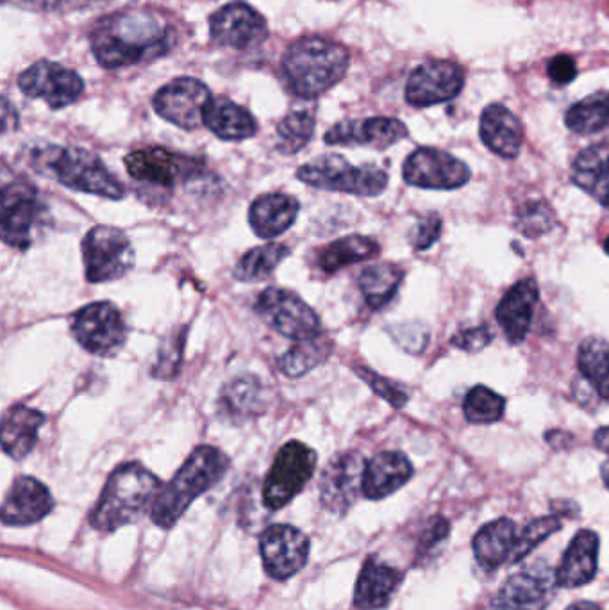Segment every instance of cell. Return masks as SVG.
<instances>
[{
	"mask_svg": "<svg viewBox=\"0 0 609 610\" xmlns=\"http://www.w3.org/2000/svg\"><path fill=\"white\" fill-rule=\"evenodd\" d=\"M92 52L97 63L117 70L167 56L177 42V31L151 11H117L95 25Z\"/></svg>",
	"mask_w": 609,
	"mask_h": 610,
	"instance_id": "obj_1",
	"label": "cell"
},
{
	"mask_svg": "<svg viewBox=\"0 0 609 610\" xmlns=\"http://www.w3.org/2000/svg\"><path fill=\"white\" fill-rule=\"evenodd\" d=\"M351 63V54L340 43L322 36H304L284 52V81L301 99H317L340 83Z\"/></svg>",
	"mask_w": 609,
	"mask_h": 610,
	"instance_id": "obj_2",
	"label": "cell"
},
{
	"mask_svg": "<svg viewBox=\"0 0 609 610\" xmlns=\"http://www.w3.org/2000/svg\"><path fill=\"white\" fill-rule=\"evenodd\" d=\"M227 468L229 459L222 450L208 445L195 448L176 477L161 487L152 503V521L161 528L174 527L197 496L222 480Z\"/></svg>",
	"mask_w": 609,
	"mask_h": 610,
	"instance_id": "obj_3",
	"label": "cell"
},
{
	"mask_svg": "<svg viewBox=\"0 0 609 610\" xmlns=\"http://www.w3.org/2000/svg\"><path fill=\"white\" fill-rule=\"evenodd\" d=\"M161 491L158 477L138 462H127L111 473L90 516L93 528L111 532L136 520Z\"/></svg>",
	"mask_w": 609,
	"mask_h": 610,
	"instance_id": "obj_4",
	"label": "cell"
},
{
	"mask_svg": "<svg viewBox=\"0 0 609 610\" xmlns=\"http://www.w3.org/2000/svg\"><path fill=\"white\" fill-rule=\"evenodd\" d=\"M33 163L43 174H51L59 184L70 190L90 193L109 200L126 197L124 184L111 174L101 157L90 150L61 149L54 145H43L33 152Z\"/></svg>",
	"mask_w": 609,
	"mask_h": 610,
	"instance_id": "obj_5",
	"label": "cell"
},
{
	"mask_svg": "<svg viewBox=\"0 0 609 610\" xmlns=\"http://www.w3.org/2000/svg\"><path fill=\"white\" fill-rule=\"evenodd\" d=\"M51 223L40 191L27 182H11L0 197V236L9 247L27 250Z\"/></svg>",
	"mask_w": 609,
	"mask_h": 610,
	"instance_id": "obj_6",
	"label": "cell"
},
{
	"mask_svg": "<svg viewBox=\"0 0 609 610\" xmlns=\"http://www.w3.org/2000/svg\"><path fill=\"white\" fill-rule=\"evenodd\" d=\"M297 179L317 190L358 197H377L388 186V174L376 165L352 166L340 154H326L297 170Z\"/></svg>",
	"mask_w": 609,
	"mask_h": 610,
	"instance_id": "obj_7",
	"label": "cell"
},
{
	"mask_svg": "<svg viewBox=\"0 0 609 610\" xmlns=\"http://www.w3.org/2000/svg\"><path fill=\"white\" fill-rule=\"evenodd\" d=\"M256 313L268 327L295 343L320 338L318 314L290 289L267 288L256 300Z\"/></svg>",
	"mask_w": 609,
	"mask_h": 610,
	"instance_id": "obj_8",
	"label": "cell"
},
{
	"mask_svg": "<svg viewBox=\"0 0 609 610\" xmlns=\"http://www.w3.org/2000/svg\"><path fill=\"white\" fill-rule=\"evenodd\" d=\"M317 468V452L301 441H290L277 452L263 484V503L277 511L306 487Z\"/></svg>",
	"mask_w": 609,
	"mask_h": 610,
	"instance_id": "obj_9",
	"label": "cell"
},
{
	"mask_svg": "<svg viewBox=\"0 0 609 610\" xmlns=\"http://www.w3.org/2000/svg\"><path fill=\"white\" fill-rule=\"evenodd\" d=\"M83 259L86 281H117L133 270L134 248L126 232L97 225L84 236Z\"/></svg>",
	"mask_w": 609,
	"mask_h": 610,
	"instance_id": "obj_10",
	"label": "cell"
},
{
	"mask_svg": "<svg viewBox=\"0 0 609 610\" xmlns=\"http://www.w3.org/2000/svg\"><path fill=\"white\" fill-rule=\"evenodd\" d=\"M70 329L86 352L99 357L117 354L127 339L124 316L111 302H93L79 309L72 316Z\"/></svg>",
	"mask_w": 609,
	"mask_h": 610,
	"instance_id": "obj_11",
	"label": "cell"
},
{
	"mask_svg": "<svg viewBox=\"0 0 609 610\" xmlns=\"http://www.w3.org/2000/svg\"><path fill=\"white\" fill-rule=\"evenodd\" d=\"M211 100L209 88L202 81L179 77L158 90L152 106L163 120L184 131H195L204 125V115Z\"/></svg>",
	"mask_w": 609,
	"mask_h": 610,
	"instance_id": "obj_12",
	"label": "cell"
},
{
	"mask_svg": "<svg viewBox=\"0 0 609 610\" xmlns=\"http://www.w3.org/2000/svg\"><path fill=\"white\" fill-rule=\"evenodd\" d=\"M404 181L422 190H456L470 181V168L445 150L422 147L409 154Z\"/></svg>",
	"mask_w": 609,
	"mask_h": 610,
	"instance_id": "obj_13",
	"label": "cell"
},
{
	"mask_svg": "<svg viewBox=\"0 0 609 610\" xmlns=\"http://www.w3.org/2000/svg\"><path fill=\"white\" fill-rule=\"evenodd\" d=\"M18 88L29 99H40L51 109L74 104L84 91L81 75L52 61H38L18 77Z\"/></svg>",
	"mask_w": 609,
	"mask_h": 610,
	"instance_id": "obj_14",
	"label": "cell"
},
{
	"mask_svg": "<svg viewBox=\"0 0 609 610\" xmlns=\"http://www.w3.org/2000/svg\"><path fill=\"white\" fill-rule=\"evenodd\" d=\"M465 86V70L454 61H427L409 75L406 100L413 108H429L456 99Z\"/></svg>",
	"mask_w": 609,
	"mask_h": 610,
	"instance_id": "obj_15",
	"label": "cell"
},
{
	"mask_svg": "<svg viewBox=\"0 0 609 610\" xmlns=\"http://www.w3.org/2000/svg\"><path fill=\"white\" fill-rule=\"evenodd\" d=\"M211 40L227 49L247 50L267 40L265 17L245 2H233L209 18Z\"/></svg>",
	"mask_w": 609,
	"mask_h": 610,
	"instance_id": "obj_16",
	"label": "cell"
},
{
	"mask_svg": "<svg viewBox=\"0 0 609 610\" xmlns=\"http://www.w3.org/2000/svg\"><path fill=\"white\" fill-rule=\"evenodd\" d=\"M261 557L268 575L286 580L301 571L309 557V541L299 528L274 525L261 536Z\"/></svg>",
	"mask_w": 609,
	"mask_h": 610,
	"instance_id": "obj_17",
	"label": "cell"
},
{
	"mask_svg": "<svg viewBox=\"0 0 609 610\" xmlns=\"http://www.w3.org/2000/svg\"><path fill=\"white\" fill-rule=\"evenodd\" d=\"M367 464L358 452L338 454L327 464L320 480V496L327 511L343 514L363 493V475Z\"/></svg>",
	"mask_w": 609,
	"mask_h": 610,
	"instance_id": "obj_18",
	"label": "cell"
},
{
	"mask_svg": "<svg viewBox=\"0 0 609 610\" xmlns=\"http://www.w3.org/2000/svg\"><path fill=\"white\" fill-rule=\"evenodd\" d=\"M124 163L134 181L168 190L177 182L186 181L188 175H193L197 161H190L163 147H149L127 154Z\"/></svg>",
	"mask_w": 609,
	"mask_h": 610,
	"instance_id": "obj_19",
	"label": "cell"
},
{
	"mask_svg": "<svg viewBox=\"0 0 609 610\" xmlns=\"http://www.w3.org/2000/svg\"><path fill=\"white\" fill-rule=\"evenodd\" d=\"M408 138V129L397 118L374 116L363 120H345L334 125L324 136L327 145L370 147L384 150Z\"/></svg>",
	"mask_w": 609,
	"mask_h": 610,
	"instance_id": "obj_20",
	"label": "cell"
},
{
	"mask_svg": "<svg viewBox=\"0 0 609 610\" xmlns=\"http://www.w3.org/2000/svg\"><path fill=\"white\" fill-rule=\"evenodd\" d=\"M54 509L49 487L33 477H18L2 503V521L11 527H26L42 521Z\"/></svg>",
	"mask_w": 609,
	"mask_h": 610,
	"instance_id": "obj_21",
	"label": "cell"
},
{
	"mask_svg": "<svg viewBox=\"0 0 609 610\" xmlns=\"http://www.w3.org/2000/svg\"><path fill=\"white\" fill-rule=\"evenodd\" d=\"M551 594L549 571L531 566L504 582L492 607L493 610H545Z\"/></svg>",
	"mask_w": 609,
	"mask_h": 610,
	"instance_id": "obj_22",
	"label": "cell"
},
{
	"mask_svg": "<svg viewBox=\"0 0 609 610\" xmlns=\"http://www.w3.org/2000/svg\"><path fill=\"white\" fill-rule=\"evenodd\" d=\"M540 298L538 282L533 277L517 282L497 305L495 318L509 343L518 345L526 339L533 323L534 307Z\"/></svg>",
	"mask_w": 609,
	"mask_h": 610,
	"instance_id": "obj_23",
	"label": "cell"
},
{
	"mask_svg": "<svg viewBox=\"0 0 609 610\" xmlns=\"http://www.w3.org/2000/svg\"><path fill=\"white\" fill-rule=\"evenodd\" d=\"M479 134L484 145L504 159H515L524 143V129L520 120L502 104H490L484 109Z\"/></svg>",
	"mask_w": 609,
	"mask_h": 610,
	"instance_id": "obj_24",
	"label": "cell"
},
{
	"mask_svg": "<svg viewBox=\"0 0 609 610\" xmlns=\"http://www.w3.org/2000/svg\"><path fill=\"white\" fill-rule=\"evenodd\" d=\"M301 204L297 198L286 193H267L256 198L249 209V223L256 236L272 240L292 227Z\"/></svg>",
	"mask_w": 609,
	"mask_h": 610,
	"instance_id": "obj_25",
	"label": "cell"
},
{
	"mask_svg": "<svg viewBox=\"0 0 609 610\" xmlns=\"http://www.w3.org/2000/svg\"><path fill=\"white\" fill-rule=\"evenodd\" d=\"M597 562H599V537L592 530H581L556 571V584L561 587H581L592 582L597 575Z\"/></svg>",
	"mask_w": 609,
	"mask_h": 610,
	"instance_id": "obj_26",
	"label": "cell"
},
{
	"mask_svg": "<svg viewBox=\"0 0 609 610\" xmlns=\"http://www.w3.org/2000/svg\"><path fill=\"white\" fill-rule=\"evenodd\" d=\"M413 477V466L401 452H381L367 462L363 475V495L383 500L399 491Z\"/></svg>",
	"mask_w": 609,
	"mask_h": 610,
	"instance_id": "obj_27",
	"label": "cell"
},
{
	"mask_svg": "<svg viewBox=\"0 0 609 610\" xmlns=\"http://www.w3.org/2000/svg\"><path fill=\"white\" fill-rule=\"evenodd\" d=\"M45 414L27 405H13L2 418V448L15 461L26 459L38 443Z\"/></svg>",
	"mask_w": 609,
	"mask_h": 610,
	"instance_id": "obj_28",
	"label": "cell"
},
{
	"mask_svg": "<svg viewBox=\"0 0 609 610\" xmlns=\"http://www.w3.org/2000/svg\"><path fill=\"white\" fill-rule=\"evenodd\" d=\"M572 182L599 204L609 207V140L590 145L576 157Z\"/></svg>",
	"mask_w": 609,
	"mask_h": 610,
	"instance_id": "obj_29",
	"label": "cell"
},
{
	"mask_svg": "<svg viewBox=\"0 0 609 610\" xmlns=\"http://www.w3.org/2000/svg\"><path fill=\"white\" fill-rule=\"evenodd\" d=\"M401 571L377 561L368 559L359 573L354 602L361 610H376L390 602L392 594L401 584Z\"/></svg>",
	"mask_w": 609,
	"mask_h": 610,
	"instance_id": "obj_30",
	"label": "cell"
},
{
	"mask_svg": "<svg viewBox=\"0 0 609 610\" xmlns=\"http://www.w3.org/2000/svg\"><path fill=\"white\" fill-rule=\"evenodd\" d=\"M204 125L220 140L226 141L249 140L258 132L256 118L227 97H217L209 102Z\"/></svg>",
	"mask_w": 609,
	"mask_h": 610,
	"instance_id": "obj_31",
	"label": "cell"
},
{
	"mask_svg": "<svg viewBox=\"0 0 609 610\" xmlns=\"http://www.w3.org/2000/svg\"><path fill=\"white\" fill-rule=\"evenodd\" d=\"M517 525L511 520L492 521L474 537V553L479 564L486 569H497L509 562L517 545Z\"/></svg>",
	"mask_w": 609,
	"mask_h": 610,
	"instance_id": "obj_32",
	"label": "cell"
},
{
	"mask_svg": "<svg viewBox=\"0 0 609 610\" xmlns=\"http://www.w3.org/2000/svg\"><path fill=\"white\" fill-rule=\"evenodd\" d=\"M377 254H379V245L376 240L352 234L320 248L315 256V264L324 275H334L351 264L367 261Z\"/></svg>",
	"mask_w": 609,
	"mask_h": 610,
	"instance_id": "obj_33",
	"label": "cell"
},
{
	"mask_svg": "<svg viewBox=\"0 0 609 610\" xmlns=\"http://www.w3.org/2000/svg\"><path fill=\"white\" fill-rule=\"evenodd\" d=\"M404 279L401 266L392 263L372 264L359 275L358 286L370 309H383L397 295Z\"/></svg>",
	"mask_w": 609,
	"mask_h": 610,
	"instance_id": "obj_34",
	"label": "cell"
},
{
	"mask_svg": "<svg viewBox=\"0 0 609 610\" xmlns=\"http://www.w3.org/2000/svg\"><path fill=\"white\" fill-rule=\"evenodd\" d=\"M263 405V386L254 375H240L227 382L220 396V407L231 420H245L259 413Z\"/></svg>",
	"mask_w": 609,
	"mask_h": 610,
	"instance_id": "obj_35",
	"label": "cell"
},
{
	"mask_svg": "<svg viewBox=\"0 0 609 610\" xmlns=\"http://www.w3.org/2000/svg\"><path fill=\"white\" fill-rule=\"evenodd\" d=\"M577 370L595 393L609 400V343L601 338L584 339L577 352Z\"/></svg>",
	"mask_w": 609,
	"mask_h": 610,
	"instance_id": "obj_36",
	"label": "cell"
},
{
	"mask_svg": "<svg viewBox=\"0 0 609 610\" xmlns=\"http://www.w3.org/2000/svg\"><path fill=\"white\" fill-rule=\"evenodd\" d=\"M565 124L581 136L604 131L609 127V91H597L574 104L565 115Z\"/></svg>",
	"mask_w": 609,
	"mask_h": 610,
	"instance_id": "obj_37",
	"label": "cell"
},
{
	"mask_svg": "<svg viewBox=\"0 0 609 610\" xmlns=\"http://www.w3.org/2000/svg\"><path fill=\"white\" fill-rule=\"evenodd\" d=\"M288 256L290 248L281 243L252 248L236 264L234 279L242 282L265 281Z\"/></svg>",
	"mask_w": 609,
	"mask_h": 610,
	"instance_id": "obj_38",
	"label": "cell"
},
{
	"mask_svg": "<svg viewBox=\"0 0 609 610\" xmlns=\"http://www.w3.org/2000/svg\"><path fill=\"white\" fill-rule=\"evenodd\" d=\"M331 355V348L326 341L311 339L293 345L286 354L277 359V368L286 375L288 379H297L306 375L309 370H313L318 364L324 363Z\"/></svg>",
	"mask_w": 609,
	"mask_h": 610,
	"instance_id": "obj_39",
	"label": "cell"
},
{
	"mask_svg": "<svg viewBox=\"0 0 609 610\" xmlns=\"http://www.w3.org/2000/svg\"><path fill=\"white\" fill-rule=\"evenodd\" d=\"M315 116L309 111H292L277 125V150L293 156L308 145L315 134Z\"/></svg>",
	"mask_w": 609,
	"mask_h": 610,
	"instance_id": "obj_40",
	"label": "cell"
},
{
	"mask_svg": "<svg viewBox=\"0 0 609 610\" xmlns=\"http://www.w3.org/2000/svg\"><path fill=\"white\" fill-rule=\"evenodd\" d=\"M504 413H506V400L486 386H476L465 396L463 414L468 423L490 425L501 421Z\"/></svg>",
	"mask_w": 609,
	"mask_h": 610,
	"instance_id": "obj_41",
	"label": "cell"
},
{
	"mask_svg": "<svg viewBox=\"0 0 609 610\" xmlns=\"http://www.w3.org/2000/svg\"><path fill=\"white\" fill-rule=\"evenodd\" d=\"M515 227L527 238H540L556 227V213L545 200H531L518 207Z\"/></svg>",
	"mask_w": 609,
	"mask_h": 610,
	"instance_id": "obj_42",
	"label": "cell"
},
{
	"mask_svg": "<svg viewBox=\"0 0 609 610\" xmlns=\"http://www.w3.org/2000/svg\"><path fill=\"white\" fill-rule=\"evenodd\" d=\"M559 528H561V521L556 516H545V518L531 521L524 528V532L518 536L517 545H515V550H513L509 562L515 564V562L522 561L526 555L533 552L536 546L542 545L547 537L556 534Z\"/></svg>",
	"mask_w": 609,
	"mask_h": 610,
	"instance_id": "obj_43",
	"label": "cell"
},
{
	"mask_svg": "<svg viewBox=\"0 0 609 610\" xmlns=\"http://www.w3.org/2000/svg\"><path fill=\"white\" fill-rule=\"evenodd\" d=\"M184 339H186V329L170 332L159 348L158 361L152 370V375L156 379H174L183 361Z\"/></svg>",
	"mask_w": 609,
	"mask_h": 610,
	"instance_id": "obj_44",
	"label": "cell"
},
{
	"mask_svg": "<svg viewBox=\"0 0 609 610\" xmlns=\"http://www.w3.org/2000/svg\"><path fill=\"white\" fill-rule=\"evenodd\" d=\"M356 373H358L359 379L367 382L376 395L381 396L383 400H386L395 409H402L404 405L408 404V391L402 388L401 384L386 379V377L379 375L376 371L368 370V368H363V366H358Z\"/></svg>",
	"mask_w": 609,
	"mask_h": 610,
	"instance_id": "obj_45",
	"label": "cell"
},
{
	"mask_svg": "<svg viewBox=\"0 0 609 610\" xmlns=\"http://www.w3.org/2000/svg\"><path fill=\"white\" fill-rule=\"evenodd\" d=\"M393 339L411 354H420L427 347L429 330L422 323H402L390 329Z\"/></svg>",
	"mask_w": 609,
	"mask_h": 610,
	"instance_id": "obj_46",
	"label": "cell"
},
{
	"mask_svg": "<svg viewBox=\"0 0 609 610\" xmlns=\"http://www.w3.org/2000/svg\"><path fill=\"white\" fill-rule=\"evenodd\" d=\"M442 234V218L438 215H427L417 223L415 231L411 234V245L418 252L433 247L440 240Z\"/></svg>",
	"mask_w": 609,
	"mask_h": 610,
	"instance_id": "obj_47",
	"label": "cell"
},
{
	"mask_svg": "<svg viewBox=\"0 0 609 610\" xmlns=\"http://www.w3.org/2000/svg\"><path fill=\"white\" fill-rule=\"evenodd\" d=\"M492 339V329L488 325H479L472 329L459 330L458 334L451 339V345L463 352H479L488 347L492 343Z\"/></svg>",
	"mask_w": 609,
	"mask_h": 610,
	"instance_id": "obj_48",
	"label": "cell"
},
{
	"mask_svg": "<svg viewBox=\"0 0 609 610\" xmlns=\"http://www.w3.org/2000/svg\"><path fill=\"white\" fill-rule=\"evenodd\" d=\"M547 75H549L552 83L559 84V86L572 83L577 77L576 61L567 56V54H558L547 65Z\"/></svg>",
	"mask_w": 609,
	"mask_h": 610,
	"instance_id": "obj_49",
	"label": "cell"
},
{
	"mask_svg": "<svg viewBox=\"0 0 609 610\" xmlns=\"http://www.w3.org/2000/svg\"><path fill=\"white\" fill-rule=\"evenodd\" d=\"M449 532H451L449 521L442 518V516H436L424 528V534L420 537V550L422 552L433 550L434 546L440 545L442 541L447 539Z\"/></svg>",
	"mask_w": 609,
	"mask_h": 610,
	"instance_id": "obj_50",
	"label": "cell"
},
{
	"mask_svg": "<svg viewBox=\"0 0 609 610\" xmlns=\"http://www.w3.org/2000/svg\"><path fill=\"white\" fill-rule=\"evenodd\" d=\"M136 0H76V8L90 9V11H115L126 8Z\"/></svg>",
	"mask_w": 609,
	"mask_h": 610,
	"instance_id": "obj_51",
	"label": "cell"
},
{
	"mask_svg": "<svg viewBox=\"0 0 609 610\" xmlns=\"http://www.w3.org/2000/svg\"><path fill=\"white\" fill-rule=\"evenodd\" d=\"M17 125V109L9 104L8 99L2 100V127H4V132H8L9 129H17Z\"/></svg>",
	"mask_w": 609,
	"mask_h": 610,
	"instance_id": "obj_52",
	"label": "cell"
},
{
	"mask_svg": "<svg viewBox=\"0 0 609 610\" xmlns=\"http://www.w3.org/2000/svg\"><path fill=\"white\" fill-rule=\"evenodd\" d=\"M545 439H547V443L554 446V448H565V446H567V441H572L574 437L570 436L568 432L551 430V432H547V434H545Z\"/></svg>",
	"mask_w": 609,
	"mask_h": 610,
	"instance_id": "obj_53",
	"label": "cell"
},
{
	"mask_svg": "<svg viewBox=\"0 0 609 610\" xmlns=\"http://www.w3.org/2000/svg\"><path fill=\"white\" fill-rule=\"evenodd\" d=\"M593 443L601 452L609 455V427H602V429L597 430L595 436H593Z\"/></svg>",
	"mask_w": 609,
	"mask_h": 610,
	"instance_id": "obj_54",
	"label": "cell"
},
{
	"mask_svg": "<svg viewBox=\"0 0 609 610\" xmlns=\"http://www.w3.org/2000/svg\"><path fill=\"white\" fill-rule=\"evenodd\" d=\"M567 610H601V607L597 603L577 602L574 605H570Z\"/></svg>",
	"mask_w": 609,
	"mask_h": 610,
	"instance_id": "obj_55",
	"label": "cell"
},
{
	"mask_svg": "<svg viewBox=\"0 0 609 610\" xmlns=\"http://www.w3.org/2000/svg\"><path fill=\"white\" fill-rule=\"evenodd\" d=\"M601 475L602 480H604V484H606V487L609 489V459L602 464Z\"/></svg>",
	"mask_w": 609,
	"mask_h": 610,
	"instance_id": "obj_56",
	"label": "cell"
},
{
	"mask_svg": "<svg viewBox=\"0 0 609 610\" xmlns=\"http://www.w3.org/2000/svg\"><path fill=\"white\" fill-rule=\"evenodd\" d=\"M604 252L609 256V236L606 238V241H604Z\"/></svg>",
	"mask_w": 609,
	"mask_h": 610,
	"instance_id": "obj_57",
	"label": "cell"
}]
</instances>
